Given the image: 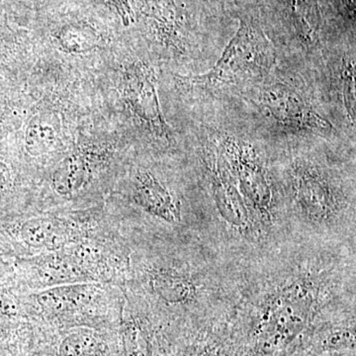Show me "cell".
Masks as SVG:
<instances>
[{
    "label": "cell",
    "mask_w": 356,
    "mask_h": 356,
    "mask_svg": "<svg viewBox=\"0 0 356 356\" xmlns=\"http://www.w3.org/2000/svg\"><path fill=\"white\" fill-rule=\"evenodd\" d=\"M269 154L290 238L356 247L355 149L316 142Z\"/></svg>",
    "instance_id": "2"
},
{
    "label": "cell",
    "mask_w": 356,
    "mask_h": 356,
    "mask_svg": "<svg viewBox=\"0 0 356 356\" xmlns=\"http://www.w3.org/2000/svg\"><path fill=\"white\" fill-rule=\"evenodd\" d=\"M211 137L267 238L273 245L290 238L266 145L255 137L222 131Z\"/></svg>",
    "instance_id": "6"
},
{
    "label": "cell",
    "mask_w": 356,
    "mask_h": 356,
    "mask_svg": "<svg viewBox=\"0 0 356 356\" xmlns=\"http://www.w3.org/2000/svg\"><path fill=\"white\" fill-rule=\"evenodd\" d=\"M325 70V93L339 121L355 140V49L343 53L323 54L318 60Z\"/></svg>",
    "instance_id": "9"
},
{
    "label": "cell",
    "mask_w": 356,
    "mask_h": 356,
    "mask_svg": "<svg viewBox=\"0 0 356 356\" xmlns=\"http://www.w3.org/2000/svg\"><path fill=\"white\" fill-rule=\"evenodd\" d=\"M172 356H231L228 316L177 330Z\"/></svg>",
    "instance_id": "10"
},
{
    "label": "cell",
    "mask_w": 356,
    "mask_h": 356,
    "mask_svg": "<svg viewBox=\"0 0 356 356\" xmlns=\"http://www.w3.org/2000/svg\"><path fill=\"white\" fill-rule=\"evenodd\" d=\"M350 351H356V311L334 316L318 325L301 355Z\"/></svg>",
    "instance_id": "11"
},
{
    "label": "cell",
    "mask_w": 356,
    "mask_h": 356,
    "mask_svg": "<svg viewBox=\"0 0 356 356\" xmlns=\"http://www.w3.org/2000/svg\"><path fill=\"white\" fill-rule=\"evenodd\" d=\"M97 293L98 288L95 284L63 285L40 293L37 301L48 313L62 316L83 308Z\"/></svg>",
    "instance_id": "12"
},
{
    "label": "cell",
    "mask_w": 356,
    "mask_h": 356,
    "mask_svg": "<svg viewBox=\"0 0 356 356\" xmlns=\"http://www.w3.org/2000/svg\"><path fill=\"white\" fill-rule=\"evenodd\" d=\"M277 53L261 27L242 20L238 32L208 72L191 77L200 95H235L275 70Z\"/></svg>",
    "instance_id": "7"
},
{
    "label": "cell",
    "mask_w": 356,
    "mask_h": 356,
    "mask_svg": "<svg viewBox=\"0 0 356 356\" xmlns=\"http://www.w3.org/2000/svg\"><path fill=\"white\" fill-rule=\"evenodd\" d=\"M67 222L51 218H36L21 226L19 235L23 242L31 248H54L60 247L70 238Z\"/></svg>",
    "instance_id": "13"
},
{
    "label": "cell",
    "mask_w": 356,
    "mask_h": 356,
    "mask_svg": "<svg viewBox=\"0 0 356 356\" xmlns=\"http://www.w3.org/2000/svg\"><path fill=\"white\" fill-rule=\"evenodd\" d=\"M191 168L207 217L211 247L245 266L276 245L250 212L211 135L200 137Z\"/></svg>",
    "instance_id": "4"
},
{
    "label": "cell",
    "mask_w": 356,
    "mask_h": 356,
    "mask_svg": "<svg viewBox=\"0 0 356 356\" xmlns=\"http://www.w3.org/2000/svg\"><path fill=\"white\" fill-rule=\"evenodd\" d=\"M355 311L356 247L288 238L243 267L231 356H300L318 325Z\"/></svg>",
    "instance_id": "1"
},
{
    "label": "cell",
    "mask_w": 356,
    "mask_h": 356,
    "mask_svg": "<svg viewBox=\"0 0 356 356\" xmlns=\"http://www.w3.org/2000/svg\"><path fill=\"white\" fill-rule=\"evenodd\" d=\"M147 259L140 283L166 325L182 329L228 316L245 266L201 242H168Z\"/></svg>",
    "instance_id": "3"
},
{
    "label": "cell",
    "mask_w": 356,
    "mask_h": 356,
    "mask_svg": "<svg viewBox=\"0 0 356 356\" xmlns=\"http://www.w3.org/2000/svg\"><path fill=\"white\" fill-rule=\"evenodd\" d=\"M13 180V173H11L10 168L6 161L0 159V191H4L8 187Z\"/></svg>",
    "instance_id": "15"
},
{
    "label": "cell",
    "mask_w": 356,
    "mask_h": 356,
    "mask_svg": "<svg viewBox=\"0 0 356 356\" xmlns=\"http://www.w3.org/2000/svg\"><path fill=\"white\" fill-rule=\"evenodd\" d=\"M86 172L83 163L76 159L65 161L54 177V184L60 193L65 194L76 191L83 184Z\"/></svg>",
    "instance_id": "14"
},
{
    "label": "cell",
    "mask_w": 356,
    "mask_h": 356,
    "mask_svg": "<svg viewBox=\"0 0 356 356\" xmlns=\"http://www.w3.org/2000/svg\"><path fill=\"white\" fill-rule=\"evenodd\" d=\"M301 356H356V351H350V353H330V355H301Z\"/></svg>",
    "instance_id": "16"
},
{
    "label": "cell",
    "mask_w": 356,
    "mask_h": 356,
    "mask_svg": "<svg viewBox=\"0 0 356 356\" xmlns=\"http://www.w3.org/2000/svg\"><path fill=\"white\" fill-rule=\"evenodd\" d=\"M119 356H172L175 334L153 311L125 314L119 325Z\"/></svg>",
    "instance_id": "8"
},
{
    "label": "cell",
    "mask_w": 356,
    "mask_h": 356,
    "mask_svg": "<svg viewBox=\"0 0 356 356\" xmlns=\"http://www.w3.org/2000/svg\"><path fill=\"white\" fill-rule=\"evenodd\" d=\"M235 95L250 105L257 122L270 134L264 143L269 151L316 142L344 146L334 124L314 106L305 91L275 72Z\"/></svg>",
    "instance_id": "5"
}]
</instances>
